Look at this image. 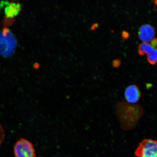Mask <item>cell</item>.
<instances>
[{
    "label": "cell",
    "instance_id": "3957f363",
    "mask_svg": "<svg viewBox=\"0 0 157 157\" xmlns=\"http://www.w3.org/2000/svg\"><path fill=\"white\" fill-rule=\"evenodd\" d=\"M135 155L137 157H157L156 140L144 139L139 143Z\"/></svg>",
    "mask_w": 157,
    "mask_h": 157
},
{
    "label": "cell",
    "instance_id": "5b68a950",
    "mask_svg": "<svg viewBox=\"0 0 157 157\" xmlns=\"http://www.w3.org/2000/svg\"><path fill=\"white\" fill-rule=\"evenodd\" d=\"M3 9L6 20L11 21L19 14L21 9L20 3L15 1H2L0 9Z\"/></svg>",
    "mask_w": 157,
    "mask_h": 157
},
{
    "label": "cell",
    "instance_id": "ba28073f",
    "mask_svg": "<svg viewBox=\"0 0 157 157\" xmlns=\"http://www.w3.org/2000/svg\"><path fill=\"white\" fill-rule=\"evenodd\" d=\"M139 38L144 43L151 42L154 39L155 29L150 25H143L139 29Z\"/></svg>",
    "mask_w": 157,
    "mask_h": 157
},
{
    "label": "cell",
    "instance_id": "30bf717a",
    "mask_svg": "<svg viewBox=\"0 0 157 157\" xmlns=\"http://www.w3.org/2000/svg\"><path fill=\"white\" fill-rule=\"evenodd\" d=\"M151 46L153 47V48H156L157 46V40L156 39H154L151 42Z\"/></svg>",
    "mask_w": 157,
    "mask_h": 157
},
{
    "label": "cell",
    "instance_id": "52a82bcc",
    "mask_svg": "<svg viewBox=\"0 0 157 157\" xmlns=\"http://www.w3.org/2000/svg\"><path fill=\"white\" fill-rule=\"evenodd\" d=\"M141 96L140 90L136 84L129 86L125 90V99L129 103L136 104L140 100Z\"/></svg>",
    "mask_w": 157,
    "mask_h": 157
},
{
    "label": "cell",
    "instance_id": "8992f818",
    "mask_svg": "<svg viewBox=\"0 0 157 157\" xmlns=\"http://www.w3.org/2000/svg\"><path fill=\"white\" fill-rule=\"evenodd\" d=\"M138 52L141 56L147 55V60L150 64H155L157 62V52L156 48H153L148 43H143L139 45Z\"/></svg>",
    "mask_w": 157,
    "mask_h": 157
},
{
    "label": "cell",
    "instance_id": "7a4b0ae2",
    "mask_svg": "<svg viewBox=\"0 0 157 157\" xmlns=\"http://www.w3.org/2000/svg\"><path fill=\"white\" fill-rule=\"evenodd\" d=\"M16 41L8 29L4 28L0 32V55L5 57L11 56L14 52Z\"/></svg>",
    "mask_w": 157,
    "mask_h": 157
},
{
    "label": "cell",
    "instance_id": "277c9868",
    "mask_svg": "<svg viewBox=\"0 0 157 157\" xmlns=\"http://www.w3.org/2000/svg\"><path fill=\"white\" fill-rule=\"evenodd\" d=\"M15 157H36L34 147L32 143L24 138L17 141L14 147Z\"/></svg>",
    "mask_w": 157,
    "mask_h": 157
},
{
    "label": "cell",
    "instance_id": "8fae6325",
    "mask_svg": "<svg viewBox=\"0 0 157 157\" xmlns=\"http://www.w3.org/2000/svg\"><path fill=\"white\" fill-rule=\"evenodd\" d=\"M122 36L123 39H127L129 36L128 33L127 32H124L122 33Z\"/></svg>",
    "mask_w": 157,
    "mask_h": 157
},
{
    "label": "cell",
    "instance_id": "9c48e42d",
    "mask_svg": "<svg viewBox=\"0 0 157 157\" xmlns=\"http://www.w3.org/2000/svg\"><path fill=\"white\" fill-rule=\"evenodd\" d=\"M121 64V61L119 59H116L113 61V65L114 67H117L120 66Z\"/></svg>",
    "mask_w": 157,
    "mask_h": 157
},
{
    "label": "cell",
    "instance_id": "6da1fadb",
    "mask_svg": "<svg viewBox=\"0 0 157 157\" xmlns=\"http://www.w3.org/2000/svg\"><path fill=\"white\" fill-rule=\"evenodd\" d=\"M144 113L142 107L136 104L124 101L118 103L117 105V116L124 130H131L135 128Z\"/></svg>",
    "mask_w": 157,
    "mask_h": 157
}]
</instances>
